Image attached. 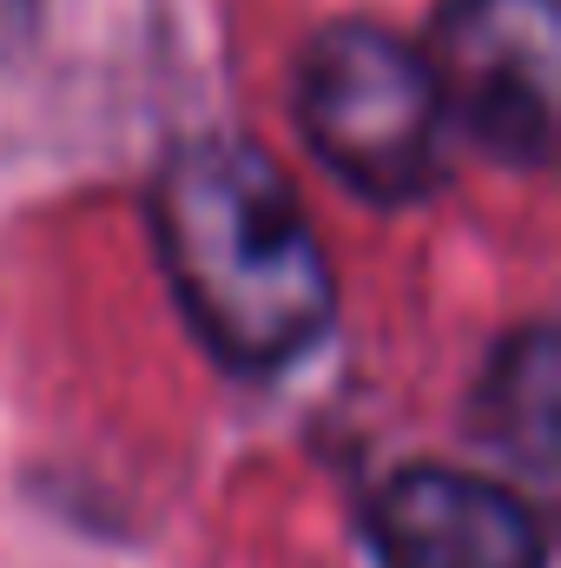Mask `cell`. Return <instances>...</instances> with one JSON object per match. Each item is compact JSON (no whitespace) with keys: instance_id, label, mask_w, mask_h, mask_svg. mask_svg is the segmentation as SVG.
Returning a JSON list of instances; mask_svg holds the SVG:
<instances>
[{"instance_id":"6da1fadb","label":"cell","mask_w":561,"mask_h":568,"mask_svg":"<svg viewBox=\"0 0 561 568\" xmlns=\"http://www.w3.org/2000/svg\"><path fill=\"white\" fill-rule=\"evenodd\" d=\"M152 245L185 324L232 371L297 364L337 317L324 245L284 165L238 133H198L159 165Z\"/></svg>"},{"instance_id":"7a4b0ae2","label":"cell","mask_w":561,"mask_h":568,"mask_svg":"<svg viewBox=\"0 0 561 568\" xmlns=\"http://www.w3.org/2000/svg\"><path fill=\"white\" fill-rule=\"evenodd\" d=\"M297 133L330 179L377 205H410L449 172V113L422 47L377 20H330L304 40L290 80Z\"/></svg>"},{"instance_id":"3957f363","label":"cell","mask_w":561,"mask_h":568,"mask_svg":"<svg viewBox=\"0 0 561 568\" xmlns=\"http://www.w3.org/2000/svg\"><path fill=\"white\" fill-rule=\"evenodd\" d=\"M422 60L436 73L449 126H462L496 165H549L561 113L555 0H442Z\"/></svg>"},{"instance_id":"277c9868","label":"cell","mask_w":561,"mask_h":568,"mask_svg":"<svg viewBox=\"0 0 561 568\" xmlns=\"http://www.w3.org/2000/svg\"><path fill=\"white\" fill-rule=\"evenodd\" d=\"M377 568H549L542 516L496 476L410 463L364 516Z\"/></svg>"}]
</instances>
